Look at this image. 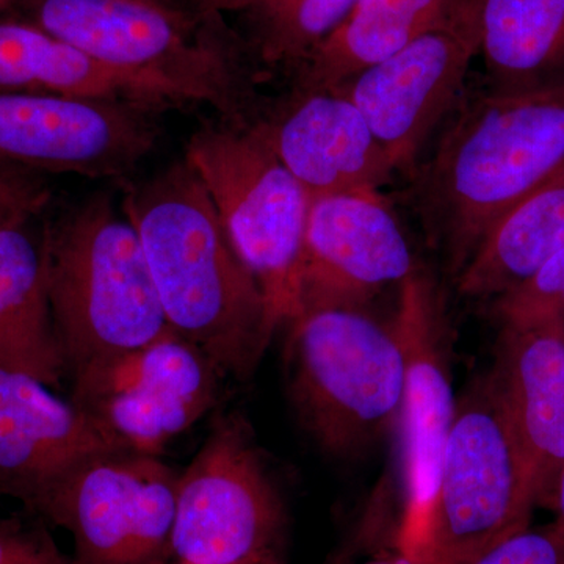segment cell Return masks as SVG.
Segmentation results:
<instances>
[{
  "label": "cell",
  "instance_id": "cell-1",
  "mask_svg": "<svg viewBox=\"0 0 564 564\" xmlns=\"http://www.w3.org/2000/svg\"><path fill=\"white\" fill-rule=\"evenodd\" d=\"M121 209L139 236L170 328L223 377H251L276 332L191 163L184 158L132 185Z\"/></svg>",
  "mask_w": 564,
  "mask_h": 564
},
{
  "label": "cell",
  "instance_id": "cell-2",
  "mask_svg": "<svg viewBox=\"0 0 564 564\" xmlns=\"http://www.w3.org/2000/svg\"><path fill=\"white\" fill-rule=\"evenodd\" d=\"M411 172V206L462 272L489 229L564 165V76L464 106Z\"/></svg>",
  "mask_w": 564,
  "mask_h": 564
},
{
  "label": "cell",
  "instance_id": "cell-3",
  "mask_svg": "<svg viewBox=\"0 0 564 564\" xmlns=\"http://www.w3.org/2000/svg\"><path fill=\"white\" fill-rule=\"evenodd\" d=\"M47 293L68 373L172 332L135 228L104 193L51 226Z\"/></svg>",
  "mask_w": 564,
  "mask_h": 564
},
{
  "label": "cell",
  "instance_id": "cell-4",
  "mask_svg": "<svg viewBox=\"0 0 564 564\" xmlns=\"http://www.w3.org/2000/svg\"><path fill=\"white\" fill-rule=\"evenodd\" d=\"M534 508L524 456L486 375L456 402L432 496L397 545L417 563L469 564L527 529Z\"/></svg>",
  "mask_w": 564,
  "mask_h": 564
},
{
  "label": "cell",
  "instance_id": "cell-5",
  "mask_svg": "<svg viewBox=\"0 0 564 564\" xmlns=\"http://www.w3.org/2000/svg\"><path fill=\"white\" fill-rule=\"evenodd\" d=\"M289 326V393L323 451L351 456L399 425L404 355L392 325L362 311L313 310Z\"/></svg>",
  "mask_w": 564,
  "mask_h": 564
},
{
  "label": "cell",
  "instance_id": "cell-6",
  "mask_svg": "<svg viewBox=\"0 0 564 564\" xmlns=\"http://www.w3.org/2000/svg\"><path fill=\"white\" fill-rule=\"evenodd\" d=\"M32 22L110 68L247 126L251 87L228 50L162 0H25Z\"/></svg>",
  "mask_w": 564,
  "mask_h": 564
},
{
  "label": "cell",
  "instance_id": "cell-7",
  "mask_svg": "<svg viewBox=\"0 0 564 564\" xmlns=\"http://www.w3.org/2000/svg\"><path fill=\"white\" fill-rule=\"evenodd\" d=\"M185 161L206 185L234 250L261 288L274 332L302 314L311 196L254 126H203Z\"/></svg>",
  "mask_w": 564,
  "mask_h": 564
},
{
  "label": "cell",
  "instance_id": "cell-8",
  "mask_svg": "<svg viewBox=\"0 0 564 564\" xmlns=\"http://www.w3.org/2000/svg\"><path fill=\"white\" fill-rule=\"evenodd\" d=\"M177 480L159 456L104 452L63 475L29 513L65 529L79 564H161L172 552Z\"/></svg>",
  "mask_w": 564,
  "mask_h": 564
},
{
  "label": "cell",
  "instance_id": "cell-9",
  "mask_svg": "<svg viewBox=\"0 0 564 564\" xmlns=\"http://www.w3.org/2000/svg\"><path fill=\"white\" fill-rule=\"evenodd\" d=\"M284 507L247 429L220 417L177 480L180 564H278Z\"/></svg>",
  "mask_w": 564,
  "mask_h": 564
},
{
  "label": "cell",
  "instance_id": "cell-10",
  "mask_svg": "<svg viewBox=\"0 0 564 564\" xmlns=\"http://www.w3.org/2000/svg\"><path fill=\"white\" fill-rule=\"evenodd\" d=\"M73 377L70 402L129 451L159 456L217 404L223 373L172 329L139 350L91 364Z\"/></svg>",
  "mask_w": 564,
  "mask_h": 564
},
{
  "label": "cell",
  "instance_id": "cell-11",
  "mask_svg": "<svg viewBox=\"0 0 564 564\" xmlns=\"http://www.w3.org/2000/svg\"><path fill=\"white\" fill-rule=\"evenodd\" d=\"M480 52V0L336 90L355 102L391 159L411 173L441 124L458 109L467 70Z\"/></svg>",
  "mask_w": 564,
  "mask_h": 564
},
{
  "label": "cell",
  "instance_id": "cell-12",
  "mask_svg": "<svg viewBox=\"0 0 564 564\" xmlns=\"http://www.w3.org/2000/svg\"><path fill=\"white\" fill-rule=\"evenodd\" d=\"M152 110L84 96L0 93V162L93 180L126 177L155 148Z\"/></svg>",
  "mask_w": 564,
  "mask_h": 564
},
{
  "label": "cell",
  "instance_id": "cell-13",
  "mask_svg": "<svg viewBox=\"0 0 564 564\" xmlns=\"http://www.w3.org/2000/svg\"><path fill=\"white\" fill-rule=\"evenodd\" d=\"M415 269L406 237L380 193L311 198L303 247L302 314L362 311L386 285L402 284Z\"/></svg>",
  "mask_w": 564,
  "mask_h": 564
},
{
  "label": "cell",
  "instance_id": "cell-14",
  "mask_svg": "<svg viewBox=\"0 0 564 564\" xmlns=\"http://www.w3.org/2000/svg\"><path fill=\"white\" fill-rule=\"evenodd\" d=\"M404 355L400 410V470L403 527L422 513L432 496L456 402L445 352L444 304L436 282L417 267L400 284L391 323Z\"/></svg>",
  "mask_w": 564,
  "mask_h": 564
},
{
  "label": "cell",
  "instance_id": "cell-15",
  "mask_svg": "<svg viewBox=\"0 0 564 564\" xmlns=\"http://www.w3.org/2000/svg\"><path fill=\"white\" fill-rule=\"evenodd\" d=\"M252 126L311 198L378 192L397 173L361 111L339 90L295 91Z\"/></svg>",
  "mask_w": 564,
  "mask_h": 564
},
{
  "label": "cell",
  "instance_id": "cell-16",
  "mask_svg": "<svg viewBox=\"0 0 564 564\" xmlns=\"http://www.w3.org/2000/svg\"><path fill=\"white\" fill-rule=\"evenodd\" d=\"M35 378L0 369V496L31 510L74 466L129 451L101 423Z\"/></svg>",
  "mask_w": 564,
  "mask_h": 564
},
{
  "label": "cell",
  "instance_id": "cell-17",
  "mask_svg": "<svg viewBox=\"0 0 564 564\" xmlns=\"http://www.w3.org/2000/svg\"><path fill=\"white\" fill-rule=\"evenodd\" d=\"M488 377L524 456L536 507L554 510L564 467V325L502 326Z\"/></svg>",
  "mask_w": 564,
  "mask_h": 564
},
{
  "label": "cell",
  "instance_id": "cell-18",
  "mask_svg": "<svg viewBox=\"0 0 564 564\" xmlns=\"http://www.w3.org/2000/svg\"><path fill=\"white\" fill-rule=\"evenodd\" d=\"M36 218L0 229V369L61 388L68 373L47 293L51 226Z\"/></svg>",
  "mask_w": 564,
  "mask_h": 564
},
{
  "label": "cell",
  "instance_id": "cell-19",
  "mask_svg": "<svg viewBox=\"0 0 564 564\" xmlns=\"http://www.w3.org/2000/svg\"><path fill=\"white\" fill-rule=\"evenodd\" d=\"M0 93L84 96L166 109L180 99L158 82L110 68L33 22L0 21Z\"/></svg>",
  "mask_w": 564,
  "mask_h": 564
},
{
  "label": "cell",
  "instance_id": "cell-20",
  "mask_svg": "<svg viewBox=\"0 0 564 564\" xmlns=\"http://www.w3.org/2000/svg\"><path fill=\"white\" fill-rule=\"evenodd\" d=\"M469 0H356L323 43L300 65L296 91L336 90L419 36L454 20Z\"/></svg>",
  "mask_w": 564,
  "mask_h": 564
},
{
  "label": "cell",
  "instance_id": "cell-21",
  "mask_svg": "<svg viewBox=\"0 0 564 564\" xmlns=\"http://www.w3.org/2000/svg\"><path fill=\"white\" fill-rule=\"evenodd\" d=\"M564 248V165L489 229L459 272L462 295L497 299Z\"/></svg>",
  "mask_w": 564,
  "mask_h": 564
},
{
  "label": "cell",
  "instance_id": "cell-22",
  "mask_svg": "<svg viewBox=\"0 0 564 564\" xmlns=\"http://www.w3.org/2000/svg\"><path fill=\"white\" fill-rule=\"evenodd\" d=\"M491 90L564 76V0H480V52Z\"/></svg>",
  "mask_w": 564,
  "mask_h": 564
},
{
  "label": "cell",
  "instance_id": "cell-23",
  "mask_svg": "<svg viewBox=\"0 0 564 564\" xmlns=\"http://www.w3.org/2000/svg\"><path fill=\"white\" fill-rule=\"evenodd\" d=\"M356 0H262L250 10L256 46L269 65L300 66L350 13Z\"/></svg>",
  "mask_w": 564,
  "mask_h": 564
},
{
  "label": "cell",
  "instance_id": "cell-24",
  "mask_svg": "<svg viewBox=\"0 0 564 564\" xmlns=\"http://www.w3.org/2000/svg\"><path fill=\"white\" fill-rule=\"evenodd\" d=\"M494 315L502 326L564 325V248L532 278L494 299Z\"/></svg>",
  "mask_w": 564,
  "mask_h": 564
},
{
  "label": "cell",
  "instance_id": "cell-25",
  "mask_svg": "<svg viewBox=\"0 0 564 564\" xmlns=\"http://www.w3.org/2000/svg\"><path fill=\"white\" fill-rule=\"evenodd\" d=\"M0 564H79L63 554L43 519L21 516L0 521Z\"/></svg>",
  "mask_w": 564,
  "mask_h": 564
},
{
  "label": "cell",
  "instance_id": "cell-26",
  "mask_svg": "<svg viewBox=\"0 0 564 564\" xmlns=\"http://www.w3.org/2000/svg\"><path fill=\"white\" fill-rule=\"evenodd\" d=\"M469 564H564V530L556 522L529 525Z\"/></svg>",
  "mask_w": 564,
  "mask_h": 564
},
{
  "label": "cell",
  "instance_id": "cell-27",
  "mask_svg": "<svg viewBox=\"0 0 564 564\" xmlns=\"http://www.w3.org/2000/svg\"><path fill=\"white\" fill-rule=\"evenodd\" d=\"M50 202V187L36 172L0 162V229L39 217Z\"/></svg>",
  "mask_w": 564,
  "mask_h": 564
},
{
  "label": "cell",
  "instance_id": "cell-28",
  "mask_svg": "<svg viewBox=\"0 0 564 564\" xmlns=\"http://www.w3.org/2000/svg\"><path fill=\"white\" fill-rule=\"evenodd\" d=\"M262 0H198L204 13H220V11H250Z\"/></svg>",
  "mask_w": 564,
  "mask_h": 564
},
{
  "label": "cell",
  "instance_id": "cell-29",
  "mask_svg": "<svg viewBox=\"0 0 564 564\" xmlns=\"http://www.w3.org/2000/svg\"><path fill=\"white\" fill-rule=\"evenodd\" d=\"M554 511H556V524L564 530V467L556 486Z\"/></svg>",
  "mask_w": 564,
  "mask_h": 564
},
{
  "label": "cell",
  "instance_id": "cell-30",
  "mask_svg": "<svg viewBox=\"0 0 564 564\" xmlns=\"http://www.w3.org/2000/svg\"><path fill=\"white\" fill-rule=\"evenodd\" d=\"M366 564H422L414 562V560L408 558V556L399 555L395 558L378 560V562H370Z\"/></svg>",
  "mask_w": 564,
  "mask_h": 564
},
{
  "label": "cell",
  "instance_id": "cell-31",
  "mask_svg": "<svg viewBox=\"0 0 564 564\" xmlns=\"http://www.w3.org/2000/svg\"><path fill=\"white\" fill-rule=\"evenodd\" d=\"M7 2H9V0H0V7L6 6Z\"/></svg>",
  "mask_w": 564,
  "mask_h": 564
},
{
  "label": "cell",
  "instance_id": "cell-32",
  "mask_svg": "<svg viewBox=\"0 0 564 564\" xmlns=\"http://www.w3.org/2000/svg\"><path fill=\"white\" fill-rule=\"evenodd\" d=\"M278 564H281V563H278Z\"/></svg>",
  "mask_w": 564,
  "mask_h": 564
},
{
  "label": "cell",
  "instance_id": "cell-33",
  "mask_svg": "<svg viewBox=\"0 0 564 564\" xmlns=\"http://www.w3.org/2000/svg\"><path fill=\"white\" fill-rule=\"evenodd\" d=\"M162 2H163V0H162Z\"/></svg>",
  "mask_w": 564,
  "mask_h": 564
}]
</instances>
